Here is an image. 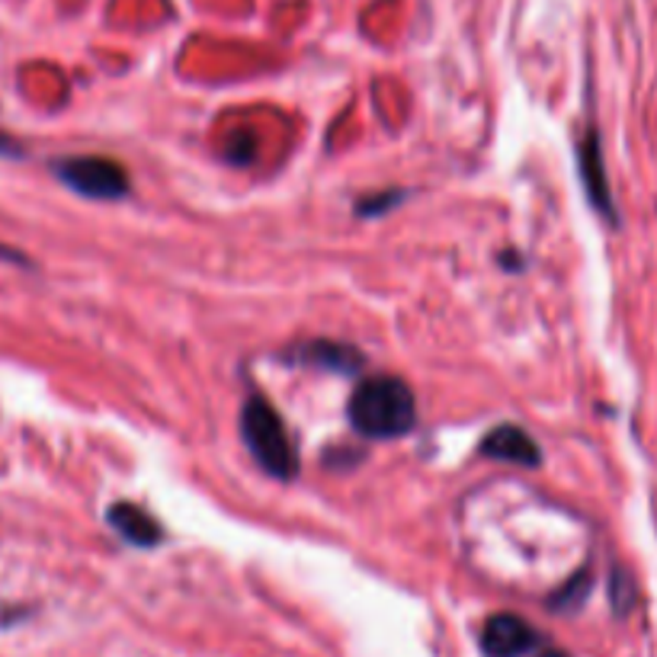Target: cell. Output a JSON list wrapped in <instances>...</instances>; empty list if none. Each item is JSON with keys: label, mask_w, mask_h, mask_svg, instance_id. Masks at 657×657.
I'll return each instance as SVG.
<instances>
[{"label": "cell", "mask_w": 657, "mask_h": 657, "mask_svg": "<svg viewBox=\"0 0 657 657\" xmlns=\"http://www.w3.org/2000/svg\"><path fill=\"white\" fill-rule=\"evenodd\" d=\"M482 452L500 458V462H513V465H539V446L535 440L523 430V427H513V423H503V427H494L488 433V440L482 443Z\"/></svg>", "instance_id": "cell-5"}, {"label": "cell", "mask_w": 657, "mask_h": 657, "mask_svg": "<svg viewBox=\"0 0 657 657\" xmlns=\"http://www.w3.org/2000/svg\"><path fill=\"white\" fill-rule=\"evenodd\" d=\"M580 173H584V190H587L590 203L613 218V200H610V183H607V170H603V155H600L597 135H587L580 141Z\"/></svg>", "instance_id": "cell-7"}, {"label": "cell", "mask_w": 657, "mask_h": 657, "mask_svg": "<svg viewBox=\"0 0 657 657\" xmlns=\"http://www.w3.org/2000/svg\"><path fill=\"white\" fill-rule=\"evenodd\" d=\"M587 590H590V575H577L555 600H552V607H558V610H575L580 607V600L587 597Z\"/></svg>", "instance_id": "cell-9"}, {"label": "cell", "mask_w": 657, "mask_h": 657, "mask_svg": "<svg viewBox=\"0 0 657 657\" xmlns=\"http://www.w3.org/2000/svg\"><path fill=\"white\" fill-rule=\"evenodd\" d=\"M305 360L330 366V370H356L360 366V353L350 347H337V343H311L305 350Z\"/></svg>", "instance_id": "cell-8"}, {"label": "cell", "mask_w": 657, "mask_h": 657, "mask_svg": "<svg viewBox=\"0 0 657 657\" xmlns=\"http://www.w3.org/2000/svg\"><path fill=\"white\" fill-rule=\"evenodd\" d=\"M55 173L61 177V183H68L75 193L90 196V200H103V203H113V200H123L128 193V177L116 161L110 158H68L55 167Z\"/></svg>", "instance_id": "cell-3"}, {"label": "cell", "mask_w": 657, "mask_h": 657, "mask_svg": "<svg viewBox=\"0 0 657 657\" xmlns=\"http://www.w3.org/2000/svg\"><path fill=\"white\" fill-rule=\"evenodd\" d=\"M241 433H245L247 450L253 452V458L276 478L292 482L298 475V452L288 437L286 420L280 411L263 398V395H250L241 411Z\"/></svg>", "instance_id": "cell-2"}, {"label": "cell", "mask_w": 657, "mask_h": 657, "mask_svg": "<svg viewBox=\"0 0 657 657\" xmlns=\"http://www.w3.org/2000/svg\"><path fill=\"white\" fill-rule=\"evenodd\" d=\"M110 526L123 535L125 542L141 545V548H145V545L165 542L161 523H158L148 510L135 507V503H113V507H110Z\"/></svg>", "instance_id": "cell-6"}, {"label": "cell", "mask_w": 657, "mask_h": 657, "mask_svg": "<svg viewBox=\"0 0 657 657\" xmlns=\"http://www.w3.org/2000/svg\"><path fill=\"white\" fill-rule=\"evenodd\" d=\"M350 423L370 440H398L411 433L417 420V401L411 385L398 375H375L356 385L350 395Z\"/></svg>", "instance_id": "cell-1"}, {"label": "cell", "mask_w": 657, "mask_h": 657, "mask_svg": "<svg viewBox=\"0 0 657 657\" xmlns=\"http://www.w3.org/2000/svg\"><path fill=\"white\" fill-rule=\"evenodd\" d=\"M535 642L533 625L513 613H497L482 628V648L488 657H523L533 652Z\"/></svg>", "instance_id": "cell-4"}, {"label": "cell", "mask_w": 657, "mask_h": 657, "mask_svg": "<svg viewBox=\"0 0 657 657\" xmlns=\"http://www.w3.org/2000/svg\"><path fill=\"white\" fill-rule=\"evenodd\" d=\"M542 657H568V655H565V652H545Z\"/></svg>", "instance_id": "cell-10"}]
</instances>
